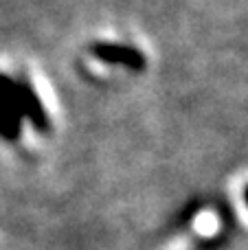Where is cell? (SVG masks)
<instances>
[{
	"instance_id": "1",
	"label": "cell",
	"mask_w": 248,
	"mask_h": 250,
	"mask_svg": "<svg viewBox=\"0 0 248 250\" xmlns=\"http://www.w3.org/2000/svg\"><path fill=\"white\" fill-rule=\"evenodd\" d=\"M13 88H16L20 117L26 119L38 132L46 134L48 129H51V121H48V114H46V110H44L42 101H40L38 92H35L33 86H31V82L24 77V75H20L18 79H13Z\"/></svg>"
},
{
	"instance_id": "2",
	"label": "cell",
	"mask_w": 248,
	"mask_h": 250,
	"mask_svg": "<svg viewBox=\"0 0 248 250\" xmlns=\"http://www.w3.org/2000/svg\"><path fill=\"white\" fill-rule=\"evenodd\" d=\"M22 117L18 108V97L13 79L0 73V136L4 141H16L20 136Z\"/></svg>"
},
{
	"instance_id": "3",
	"label": "cell",
	"mask_w": 248,
	"mask_h": 250,
	"mask_svg": "<svg viewBox=\"0 0 248 250\" xmlns=\"http://www.w3.org/2000/svg\"><path fill=\"white\" fill-rule=\"evenodd\" d=\"M92 55L97 60L105 62V64H117L125 66L130 70H143L145 68V55L134 46H125V44H112V42H97L92 44Z\"/></svg>"
},
{
	"instance_id": "4",
	"label": "cell",
	"mask_w": 248,
	"mask_h": 250,
	"mask_svg": "<svg viewBox=\"0 0 248 250\" xmlns=\"http://www.w3.org/2000/svg\"><path fill=\"white\" fill-rule=\"evenodd\" d=\"M244 202H246V207H248V187L244 189Z\"/></svg>"
}]
</instances>
